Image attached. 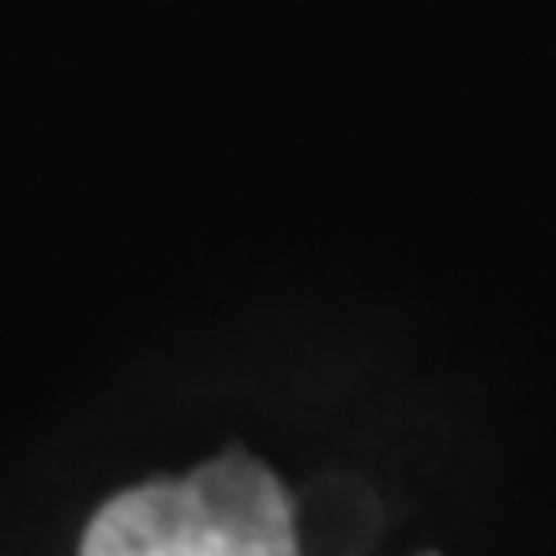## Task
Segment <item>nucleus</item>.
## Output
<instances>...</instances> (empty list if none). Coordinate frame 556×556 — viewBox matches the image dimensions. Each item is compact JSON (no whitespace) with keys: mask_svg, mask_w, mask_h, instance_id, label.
Masks as SVG:
<instances>
[{"mask_svg":"<svg viewBox=\"0 0 556 556\" xmlns=\"http://www.w3.org/2000/svg\"><path fill=\"white\" fill-rule=\"evenodd\" d=\"M78 556H299L294 500L242 448L103 500Z\"/></svg>","mask_w":556,"mask_h":556,"instance_id":"1","label":"nucleus"}]
</instances>
